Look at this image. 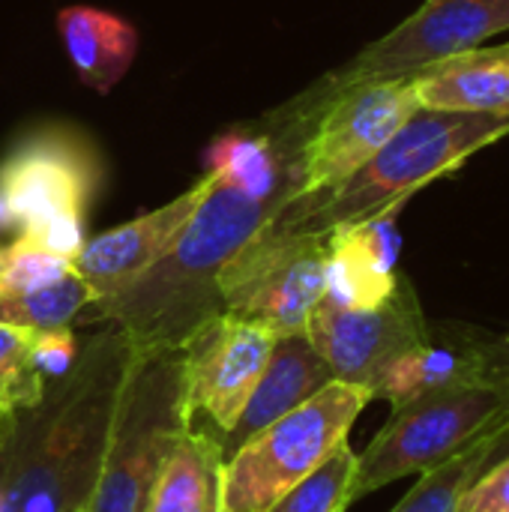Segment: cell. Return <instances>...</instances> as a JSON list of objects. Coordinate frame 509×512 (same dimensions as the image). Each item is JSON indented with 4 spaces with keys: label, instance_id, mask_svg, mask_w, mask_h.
<instances>
[{
    "label": "cell",
    "instance_id": "2",
    "mask_svg": "<svg viewBox=\"0 0 509 512\" xmlns=\"http://www.w3.org/2000/svg\"><path fill=\"white\" fill-rule=\"evenodd\" d=\"M279 213L276 201L216 183L177 243L132 285L93 303L84 321L120 327L141 354L180 351L201 324L222 312V267Z\"/></svg>",
    "mask_w": 509,
    "mask_h": 512
},
{
    "label": "cell",
    "instance_id": "21",
    "mask_svg": "<svg viewBox=\"0 0 509 512\" xmlns=\"http://www.w3.org/2000/svg\"><path fill=\"white\" fill-rule=\"evenodd\" d=\"M87 306H93V291L78 276V270L69 267L63 276H57L54 282H48L36 291L0 300V321L15 324V327H27L36 333L72 330V321Z\"/></svg>",
    "mask_w": 509,
    "mask_h": 512
},
{
    "label": "cell",
    "instance_id": "13",
    "mask_svg": "<svg viewBox=\"0 0 509 512\" xmlns=\"http://www.w3.org/2000/svg\"><path fill=\"white\" fill-rule=\"evenodd\" d=\"M216 183L219 177L213 171H204L186 192H180L168 204L87 240L72 267L90 285L93 303L114 297L141 273H147L177 243V237L216 189Z\"/></svg>",
    "mask_w": 509,
    "mask_h": 512
},
{
    "label": "cell",
    "instance_id": "11",
    "mask_svg": "<svg viewBox=\"0 0 509 512\" xmlns=\"http://www.w3.org/2000/svg\"><path fill=\"white\" fill-rule=\"evenodd\" d=\"M276 339L267 327L228 312L213 315L189 336L180 354L192 429L222 438L237 423Z\"/></svg>",
    "mask_w": 509,
    "mask_h": 512
},
{
    "label": "cell",
    "instance_id": "12",
    "mask_svg": "<svg viewBox=\"0 0 509 512\" xmlns=\"http://www.w3.org/2000/svg\"><path fill=\"white\" fill-rule=\"evenodd\" d=\"M429 330L417 291L402 276L396 291L372 309H342L321 300L303 336L324 357L336 381L357 384L372 393L387 366L423 345Z\"/></svg>",
    "mask_w": 509,
    "mask_h": 512
},
{
    "label": "cell",
    "instance_id": "9",
    "mask_svg": "<svg viewBox=\"0 0 509 512\" xmlns=\"http://www.w3.org/2000/svg\"><path fill=\"white\" fill-rule=\"evenodd\" d=\"M509 30V0H423V6L342 69L324 75L333 87L417 75L441 60L480 48Z\"/></svg>",
    "mask_w": 509,
    "mask_h": 512
},
{
    "label": "cell",
    "instance_id": "10",
    "mask_svg": "<svg viewBox=\"0 0 509 512\" xmlns=\"http://www.w3.org/2000/svg\"><path fill=\"white\" fill-rule=\"evenodd\" d=\"M99 183L102 162L87 138L69 129H42L0 162V207L21 231L57 216L87 219Z\"/></svg>",
    "mask_w": 509,
    "mask_h": 512
},
{
    "label": "cell",
    "instance_id": "15",
    "mask_svg": "<svg viewBox=\"0 0 509 512\" xmlns=\"http://www.w3.org/2000/svg\"><path fill=\"white\" fill-rule=\"evenodd\" d=\"M509 366V345L486 339L474 330H429V339L402 354L378 378L372 396L390 402V408L408 405L426 393L492 378Z\"/></svg>",
    "mask_w": 509,
    "mask_h": 512
},
{
    "label": "cell",
    "instance_id": "3",
    "mask_svg": "<svg viewBox=\"0 0 509 512\" xmlns=\"http://www.w3.org/2000/svg\"><path fill=\"white\" fill-rule=\"evenodd\" d=\"M509 135V117L429 111L420 108L363 168H357L327 198L282 210L267 225L279 231H318L369 219L393 204H405L432 180L456 171L468 156Z\"/></svg>",
    "mask_w": 509,
    "mask_h": 512
},
{
    "label": "cell",
    "instance_id": "17",
    "mask_svg": "<svg viewBox=\"0 0 509 512\" xmlns=\"http://www.w3.org/2000/svg\"><path fill=\"white\" fill-rule=\"evenodd\" d=\"M414 96L429 111L509 117V42L471 48L414 75Z\"/></svg>",
    "mask_w": 509,
    "mask_h": 512
},
{
    "label": "cell",
    "instance_id": "18",
    "mask_svg": "<svg viewBox=\"0 0 509 512\" xmlns=\"http://www.w3.org/2000/svg\"><path fill=\"white\" fill-rule=\"evenodd\" d=\"M57 30L63 48L84 84L108 93L132 66L138 54L135 27L96 6H66L57 12Z\"/></svg>",
    "mask_w": 509,
    "mask_h": 512
},
{
    "label": "cell",
    "instance_id": "19",
    "mask_svg": "<svg viewBox=\"0 0 509 512\" xmlns=\"http://www.w3.org/2000/svg\"><path fill=\"white\" fill-rule=\"evenodd\" d=\"M222 474L219 438L189 429L162 462L144 512H222Z\"/></svg>",
    "mask_w": 509,
    "mask_h": 512
},
{
    "label": "cell",
    "instance_id": "5",
    "mask_svg": "<svg viewBox=\"0 0 509 512\" xmlns=\"http://www.w3.org/2000/svg\"><path fill=\"white\" fill-rule=\"evenodd\" d=\"M504 420H509V366L492 378L426 393L393 408L384 429L357 453L351 504L441 465Z\"/></svg>",
    "mask_w": 509,
    "mask_h": 512
},
{
    "label": "cell",
    "instance_id": "23",
    "mask_svg": "<svg viewBox=\"0 0 509 512\" xmlns=\"http://www.w3.org/2000/svg\"><path fill=\"white\" fill-rule=\"evenodd\" d=\"M357 474V453L345 441L306 480L291 486L264 512H345L351 507V483Z\"/></svg>",
    "mask_w": 509,
    "mask_h": 512
},
{
    "label": "cell",
    "instance_id": "4",
    "mask_svg": "<svg viewBox=\"0 0 509 512\" xmlns=\"http://www.w3.org/2000/svg\"><path fill=\"white\" fill-rule=\"evenodd\" d=\"M189 429L183 354L138 351L87 512H144L162 462Z\"/></svg>",
    "mask_w": 509,
    "mask_h": 512
},
{
    "label": "cell",
    "instance_id": "8",
    "mask_svg": "<svg viewBox=\"0 0 509 512\" xmlns=\"http://www.w3.org/2000/svg\"><path fill=\"white\" fill-rule=\"evenodd\" d=\"M327 288V234L264 225L219 273L222 312L303 336Z\"/></svg>",
    "mask_w": 509,
    "mask_h": 512
},
{
    "label": "cell",
    "instance_id": "7",
    "mask_svg": "<svg viewBox=\"0 0 509 512\" xmlns=\"http://www.w3.org/2000/svg\"><path fill=\"white\" fill-rule=\"evenodd\" d=\"M309 93L312 117L300 144V195L285 210L309 207L363 168L417 111L414 75L333 87L321 78Z\"/></svg>",
    "mask_w": 509,
    "mask_h": 512
},
{
    "label": "cell",
    "instance_id": "24",
    "mask_svg": "<svg viewBox=\"0 0 509 512\" xmlns=\"http://www.w3.org/2000/svg\"><path fill=\"white\" fill-rule=\"evenodd\" d=\"M72 267V261L42 249L36 240H30L27 234H18V240H12L3 249V267H0V300L6 297H18L27 291H36L48 282H54L57 276H63Z\"/></svg>",
    "mask_w": 509,
    "mask_h": 512
},
{
    "label": "cell",
    "instance_id": "16",
    "mask_svg": "<svg viewBox=\"0 0 509 512\" xmlns=\"http://www.w3.org/2000/svg\"><path fill=\"white\" fill-rule=\"evenodd\" d=\"M333 378L324 357L312 348L306 336H282L273 345V354L267 360V369L261 372L252 396L246 399L237 423L219 438L225 462L258 432L309 402L321 387H327Z\"/></svg>",
    "mask_w": 509,
    "mask_h": 512
},
{
    "label": "cell",
    "instance_id": "6",
    "mask_svg": "<svg viewBox=\"0 0 509 512\" xmlns=\"http://www.w3.org/2000/svg\"><path fill=\"white\" fill-rule=\"evenodd\" d=\"M369 402L366 387L330 381L309 402L258 432L225 462L222 512L267 510L348 441Z\"/></svg>",
    "mask_w": 509,
    "mask_h": 512
},
{
    "label": "cell",
    "instance_id": "28",
    "mask_svg": "<svg viewBox=\"0 0 509 512\" xmlns=\"http://www.w3.org/2000/svg\"><path fill=\"white\" fill-rule=\"evenodd\" d=\"M0 426H3V417H0Z\"/></svg>",
    "mask_w": 509,
    "mask_h": 512
},
{
    "label": "cell",
    "instance_id": "25",
    "mask_svg": "<svg viewBox=\"0 0 509 512\" xmlns=\"http://www.w3.org/2000/svg\"><path fill=\"white\" fill-rule=\"evenodd\" d=\"M456 512H509V453L465 489Z\"/></svg>",
    "mask_w": 509,
    "mask_h": 512
},
{
    "label": "cell",
    "instance_id": "20",
    "mask_svg": "<svg viewBox=\"0 0 509 512\" xmlns=\"http://www.w3.org/2000/svg\"><path fill=\"white\" fill-rule=\"evenodd\" d=\"M509 453V420L474 438L468 447L420 474L414 489L390 512H456L465 489Z\"/></svg>",
    "mask_w": 509,
    "mask_h": 512
},
{
    "label": "cell",
    "instance_id": "27",
    "mask_svg": "<svg viewBox=\"0 0 509 512\" xmlns=\"http://www.w3.org/2000/svg\"><path fill=\"white\" fill-rule=\"evenodd\" d=\"M504 342H507V345H509V336H507V339H504Z\"/></svg>",
    "mask_w": 509,
    "mask_h": 512
},
{
    "label": "cell",
    "instance_id": "14",
    "mask_svg": "<svg viewBox=\"0 0 509 512\" xmlns=\"http://www.w3.org/2000/svg\"><path fill=\"white\" fill-rule=\"evenodd\" d=\"M402 204H393L369 219L327 231V288L324 300L342 309L381 306L399 285V249L396 228Z\"/></svg>",
    "mask_w": 509,
    "mask_h": 512
},
{
    "label": "cell",
    "instance_id": "26",
    "mask_svg": "<svg viewBox=\"0 0 509 512\" xmlns=\"http://www.w3.org/2000/svg\"><path fill=\"white\" fill-rule=\"evenodd\" d=\"M0 267H3V246H0Z\"/></svg>",
    "mask_w": 509,
    "mask_h": 512
},
{
    "label": "cell",
    "instance_id": "1",
    "mask_svg": "<svg viewBox=\"0 0 509 512\" xmlns=\"http://www.w3.org/2000/svg\"><path fill=\"white\" fill-rule=\"evenodd\" d=\"M135 357L129 336L105 324L39 402L3 417L0 512H87Z\"/></svg>",
    "mask_w": 509,
    "mask_h": 512
},
{
    "label": "cell",
    "instance_id": "22",
    "mask_svg": "<svg viewBox=\"0 0 509 512\" xmlns=\"http://www.w3.org/2000/svg\"><path fill=\"white\" fill-rule=\"evenodd\" d=\"M48 381L39 363V333L0 321V417L39 402Z\"/></svg>",
    "mask_w": 509,
    "mask_h": 512
}]
</instances>
